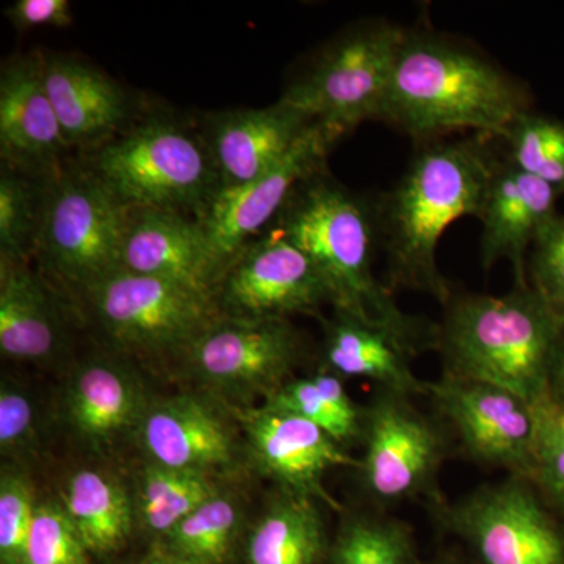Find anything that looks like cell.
Returning a JSON list of instances; mask_svg holds the SVG:
<instances>
[{
  "label": "cell",
  "instance_id": "1",
  "mask_svg": "<svg viewBox=\"0 0 564 564\" xmlns=\"http://www.w3.org/2000/svg\"><path fill=\"white\" fill-rule=\"evenodd\" d=\"M492 139L475 133L423 144L395 187L373 203L391 291L413 289L443 304L451 300V285L437 267V245L452 223L480 217L489 182L502 161Z\"/></svg>",
  "mask_w": 564,
  "mask_h": 564
},
{
  "label": "cell",
  "instance_id": "2",
  "mask_svg": "<svg viewBox=\"0 0 564 564\" xmlns=\"http://www.w3.org/2000/svg\"><path fill=\"white\" fill-rule=\"evenodd\" d=\"M532 109L527 85L484 52L444 33L404 29L381 121L422 143L455 131L500 139Z\"/></svg>",
  "mask_w": 564,
  "mask_h": 564
},
{
  "label": "cell",
  "instance_id": "3",
  "mask_svg": "<svg viewBox=\"0 0 564 564\" xmlns=\"http://www.w3.org/2000/svg\"><path fill=\"white\" fill-rule=\"evenodd\" d=\"M272 229L310 256L336 311L384 329L413 352L436 345L437 326L404 314L388 284L375 278L373 203L345 188L325 170L293 191Z\"/></svg>",
  "mask_w": 564,
  "mask_h": 564
},
{
  "label": "cell",
  "instance_id": "4",
  "mask_svg": "<svg viewBox=\"0 0 564 564\" xmlns=\"http://www.w3.org/2000/svg\"><path fill=\"white\" fill-rule=\"evenodd\" d=\"M563 337L564 322L530 282H514L500 296L452 295L436 345L444 373L497 386L534 404L551 393Z\"/></svg>",
  "mask_w": 564,
  "mask_h": 564
},
{
  "label": "cell",
  "instance_id": "5",
  "mask_svg": "<svg viewBox=\"0 0 564 564\" xmlns=\"http://www.w3.org/2000/svg\"><path fill=\"white\" fill-rule=\"evenodd\" d=\"M82 162L128 207L199 218L221 191L202 129L165 113L137 118Z\"/></svg>",
  "mask_w": 564,
  "mask_h": 564
},
{
  "label": "cell",
  "instance_id": "6",
  "mask_svg": "<svg viewBox=\"0 0 564 564\" xmlns=\"http://www.w3.org/2000/svg\"><path fill=\"white\" fill-rule=\"evenodd\" d=\"M403 31L367 20L340 32L288 85L281 101L344 135L362 122L381 121Z\"/></svg>",
  "mask_w": 564,
  "mask_h": 564
},
{
  "label": "cell",
  "instance_id": "7",
  "mask_svg": "<svg viewBox=\"0 0 564 564\" xmlns=\"http://www.w3.org/2000/svg\"><path fill=\"white\" fill-rule=\"evenodd\" d=\"M129 207L84 162L51 177L35 261L79 293L117 272Z\"/></svg>",
  "mask_w": 564,
  "mask_h": 564
},
{
  "label": "cell",
  "instance_id": "8",
  "mask_svg": "<svg viewBox=\"0 0 564 564\" xmlns=\"http://www.w3.org/2000/svg\"><path fill=\"white\" fill-rule=\"evenodd\" d=\"M96 323L118 350H185L223 317L217 303L176 282L117 270L82 293Z\"/></svg>",
  "mask_w": 564,
  "mask_h": 564
},
{
  "label": "cell",
  "instance_id": "9",
  "mask_svg": "<svg viewBox=\"0 0 564 564\" xmlns=\"http://www.w3.org/2000/svg\"><path fill=\"white\" fill-rule=\"evenodd\" d=\"M302 339L288 318L212 323L182 358L193 377L231 399H270L291 380Z\"/></svg>",
  "mask_w": 564,
  "mask_h": 564
},
{
  "label": "cell",
  "instance_id": "10",
  "mask_svg": "<svg viewBox=\"0 0 564 564\" xmlns=\"http://www.w3.org/2000/svg\"><path fill=\"white\" fill-rule=\"evenodd\" d=\"M344 133L314 121L289 154L251 184L223 188L196 218L202 223L217 282L226 267L284 209L293 191L314 174L325 172L333 148Z\"/></svg>",
  "mask_w": 564,
  "mask_h": 564
},
{
  "label": "cell",
  "instance_id": "11",
  "mask_svg": "<svg viewBox=\"0 0 564 564\" xmlns=\"http://www.w3.org/2000/svg\"><path fill=\"white\" fill-rule=\"evenodd\" d=\"M445 524L484 564H564V533L521 477L486 486L444 510Z\"/></svg>",
  "mask_w": 564,
  "mask_h": 564
},
{
  "label": "cell",
  "instance_id": "12",
  "mask_svg": "<svg viewBox=\"0 0 564 564\" xmlns=\"http://www.w3.org/2000/svg\"><path fill=\"white\" fill-rule=\"evenodd\" d=\"M214 300L225 317L267 321L317 314L329 293L310 256L270 229L226 267Z\"/></svg>",
  "mask_w": 564,
  "mask_h": 564
},
{
  "label": "cell",
  "instance_id": "13",
  "mask_svg": "<svg viewBox=\"0 0 564 564\" xmlns=\"http://www.w3.org/2000/svg\"><path fill=\"white\" fill-rule=\"evenodd\" d=\"M364 485L381 502H399L425 491L445 454L443 433L410 399L381 393L364 413Z\"/></svg>",
  "mask_w": 564,
  "mask_h": 564
},
{
  "label": "cell",
  "instance_id": "14",
  "mask_svg": "<svg viewBox=\"0 0 564 564\" xmlns=\"http://www.w3.org/2000/svg\"><path fill=\"white\" fill-rule=\"evenodd\" d=\"M426 389L467 454L530 481L536 426L533 404L497 386L448 373L426 383Z\"/></svg>",
  "mask_w": 564,
  "mask_h": 564
},
{
  "label": "cell",
  "instance_id": "15",
  "mask_svg": "<svg viewBox=\"0 0 564 564\" xmlns=\"http://www.w3.org/2000/svg\"><path fill=\"white\" fill-rule=\"evenodd\" d=\"M44 54L17 55L0 73L2 165L51 180L68 162L69 148L43 79Z\"/></svg>",
  "mask_w": 564,
  "mask_h": 564
},
{
  "label": "cell",
  "instance_id": "16",
  "mask_svg": "<svg viewBox=\"0 0 564 564\" xmlns=\"http://www.w3.org/2000/svg\"><path fill=\"white\" fill-rule=\"evenodd\" d=\"M256 466L276 480L284 491L318 499L337 507L326 492L323 478L332 469L358 466L321 426L262 404L240 413Z\"/></svg>",
  "mask_w": 564,
  "mask_h": 564
},
{
  "label": "cell",
  "instance_id": "17",
  "mask_svg": "<svg viewBox=\"0 0 564 564\" xmlns=\"http://www.w3.org/2000/svg\"><path fill=\"white\" fill-rule=\"evenodd\" d=\"M314 121L281 99L262 109L206 115L199 129L217 166L221 191L243 187L270 172Z\"/></svg>",
  "mask_w": 564,
  "mask_h": 564
},
{
  "label": "cell",
  "instance_id": "18",
  "mask_svg": "<svg viewBox=\"0 0 564 564\" xmlns=\"http://www.w3.org/2000/svg\"><path fill=\"white\" fill-rule=\"evenodd\" d=\"M118 270L176 282L212 299L217 285L202 223L176 210L129 207Z\"/></svg>",
  "mask_w": 564,
  "mask_h": 564
},
{
  "label": "cell",
  "instance_id": "19",
  "mask_svg": "<svg viewBox=\"0 0 564 564\" xmlns=\"http://www.w3.org/2000/svg\"><path fill=\"white\" fill-rule=\"evenodd\" d=\"M43 79L69 150H98L139 118L131 95L84 58L44 55Z\"/></svg>",
  "mask_w": 564,
  "mask_h": 564
},
{
  "label": "cell",
  "instance_id": "20",
  "mask_svg": "<svg viewBox=\"0 0 564 564\" xmlns=\"http://www.w3.org/2000/svg\"><path fill=\"white\" fill-rule=\"evenodd\" d=\"M560 195L545 182L530 176L503 158L489 182L478 220L481 231V265L511 262L514 282H529L527 261L534 239L555 217Z\"/></svg>",
  "mask_w": 564,
  "mask_h": 564
},
{
  "label": "cell",
  "instance_id": "21",
  "mask_svg": "<svg viewBox=\"0 0 564 564\" xmlns=\"http://www.w3.org/2000/svg\"><path fill=\"white\" fill-rule=\"evenodd\" d=\"M151 464L209 474L234 462V437L220 414L192 395L147 404L135 426Z\"/></svg>",
  "mask_w": 564,
  "mask_h": 564
},
{
  "label": "cell",
  "instance_id": "22",
  "mask_svg": "<svg viewBox=\"0 0 564 564\" xmlns=\"http://www.w3.org/2000/svg\"><path fill=\"white\" fill-rule=\"evenodd\" d=\"M63 323L54 295L31 262L0 259V352L46 362L61 351Z\"/></svg>",
  "mask_w": 564,
  "mask_h": 564
},
{
  "label": "cell",
  "instance_id": "23",
  "mask_svg": "<svg viewBox=\"0 0 564 564\" xmlns=\"http://www.w3.org/2000/svg\"><path fill=\"white\" fill-rule=\"evenodd\" d=\"M414 352L392 334L336 311L325 323L323 358L340 378H366L386 392L429 395L426 383L415 377L410 358Z\"/></svg>",
  "mask_w": 564,
  "mask_h": 564
},
{
  "label": "cell",
  "instance_id": "24",
  "mask_svg": "<svg viewBox=\"0 0 564 564\" xmlns=\"http://www.w3.org/2000/svg\"><path fill=\"white\" fill-rule=\"evenodd\" d=\"M124 366L91 358L77 367L66 395L70 425L84 440L106 444L137 426L144 404L139 384Z\"/></svg>",
  "mask_w": 564,
  "mask_h": 564
},
{
  "label": "cell",
  "instance_id": "25",
  "mask_svg": "<svg viewBox=\"0 0 564 564\" xmlns=\"http://www.w3.org/2000/svg\"><path fill=\"white\" fill-rule=\"evenodd\" d=\"M325 525L314 499L284 491L248 541V564H322Z\"/></svg>",
  "mask_w": 564,
  "mask_h": 564
},
{
  "label": "cell",
  "instance_id": "26",
  "mask_svg": "<svg viewBox=\"0 0 564 564\" xmlns=\"http://www.w3.org/2000/svg\"><path fill=\"white\" fill-rule=\"evenodd\" d=\"M63 507L90 554L117 552L131 533L128 494L113 478L98 470H77L69 478Z\"/></svg>",
  "mask_w": 564,
  "mask_h": 564
},
{
  "label": "cell",
  "instance_id": "27",
  "mask_svg": "<svg viewBox=\"0 0 564 564\" xmlns=\"http://www.w3.org/2000/svg\"><path fill=\"white\" fill-rule=\"evenodd\" d=\"M263 404L315 423L339 444L362 436L364 413L334 373L291 378Z\"/></svg>",
  "mask_w": 564,
  "mask_h": 564
},
{
  "label": "cell",
  "instance_id": "28",
  "mask_svg": "<svg viewBox=\"0 0 564 564\" xmlns=\"http://www.w3.org/2000/svg\"><path fill=\"white\" fill-rule=\"evenodd\" d=\"M217 492L209 474L166 469L150 463L141 474L137 511L141 524L165 538Z\"/></svg>",
  "mask_w": 564,
  "mask_h": 564
},
{
  "label": "cell",
  "instance_id": "29",
  "mask_svg": "<svg viewBox=\"0 0 564 564\" xmlns=\"http://www.w3.org/2000/svg\"><path fill=\"white\" fill-rule=\"evenodd\" d=\"M50 180L2 165L0 172V259L32 262L43 225Z\"/></svg>",
  "mask_w": 564,
  "mask_h": 564
},
{
  "label": "cell",
  "instance_id": "30",
  "mask_svg": "<svg viewBox=\"0 0 564 564\" xmlns=\"http://www.w3.org/2000/svg\"><path fill=\"white\" fill-rule=\"evenodd\" d=\"M239 529V508L220 491L166 534V552L188 564H225Z\"/></svg>",
  "mask_w": 564,
  "mask_h": 564
},
{
  "label": "cell",
  "instance_id": "31",
  "mask_svg": "<svg viewBox=\"0 0 564 564\" xmlns=\"http://www.w3.org/2000/svg\"><path fill=\"white\" fill-rule=\"evenodd\" d=\"M519 170L564 195V120L529 110L500 137Z\"/></svg>",
  "mask_w": 564,
  "mask_h": 564
},
{
  "label": "cell",
  "instance_id": "32",
  "mask_svg": "<svg viewBox=\"0 0 564 564\" xmlns=\"http://www.w3.org/2000/svg\"><path fill=\"white\" fill-rule=\"evenodd\" d=\"M333 564H417L413 536L395 519L352 518L340 529Z\"/></svg>",
  "mask_w": 564,
  "mask_h": 564
},
{
  "label": "cell",
  "instance_id": "33",
  "mask_svg": "<svg viewBox=\"0 0 564 564\" xmlns=\"http://www.w3.org/2000/svg\"><path fill=\"white\" fill-rule=\"evenodd\" d=\"M534 444L530 484L564 513V402L552 393L533 404Z\"/></svg>",
  "mask_w": 564,
  "mask_h": 564
},
{
  "label": "cell",
  "instance_id": "34",
  "mask_svg": "<svg viewBox=\"0 0 564 564\" xmlns=\"http://www.w3.org/2000/svg\"><path fill=\"white\" fill-rule=\"evenodd\" d=\"M88 554L63 503H39L22 564H88Z\"/></svg>",
  "mask_w": 564,
  "mask_h": 564
},
{
  "label": "cell",
  "instance_id": "35",
  "mask_svg": "<svg viewBox=\"0 0 564 564\" xmlns=\"http://www.w3.org/2000/svg\"><path fill=\"white\" fill-rule=\"evenodd\" d=\"M31 481L14 470L0 478V560L2 564L24 563L25 547L35 519Z\"/></svg>",
  "mask_w": 564,
  "mask_h": 564
},
{
  "label": "cell",
  "instance_id": "36",
  "mask_svg": "<svg viewBox=\"0 0 564 564\" xmlns=\"http://www.w3.org/2000/svg\"><path fill=\"white\" fill-rule=\"evenodd\" d=\"M527 278L534 292L564 322V215L556 214L534 239Z\"/></svg>",
  "mask_w": 564,
  "mask_h": 564
},
{
  "label": "cell",
  "instance_id": "37",
  "mask_svg": "<svg viewBox=\"0 0 564 564\" xmlns=\"http://www.w3.org/2000/svg\"><path fill=\"white\" fill-rule=\"evenodd\" d=\"M35 437V408L28 393L3 381L0 388V451L20 455L29 451Z\"/></svg>",
  "mask_w": 564,
  "mask_h": 564
},
{
  "label": "cell",
  "instance_id": "38",
  "mask_svg": "<svg viewBox=\"0 0 564 564\" xmlns=\"http://www.w3.org/2000/svg\"><path fill=\"white\" fill-rule=\"evenodd\" d=\"M6 18L18 32L68 28L73 24V7L68 0H17L7 7Z\"/></svg>",
  "mask_w": 564,
  "mask_h": 564
},
{
  "label": "cell",
  "instance_id": "39",
  "mask_svg": "<svg viewBox=\"0 0 564 564\" xmlns=\"http://www.w3.org/2000/svg\"><path fill=\"white\" fill-rule=\"evenodd\" d=\"M551 393L556 400L564 402V337L556 355L554 372H552Z\"/></svg>",
  "mask_w": 564,
  "mask_h": 564
},
{
  "label": "cell",
  "instance_id": "40",
  "mask_svg": "<svg viewBox=\"0 0 564 564\" xmlns=\"http://www.w3.org/2000/svg\"><path fill=\"white\" fill-rule=\"evenodd\" d=\"M143 564H188L182 562L181 558L170 554V552H159V554L151 555Z\"/></svg>",
  "mask_w": 564,
  "mask_h": 564
}]
</instances>
